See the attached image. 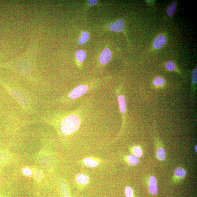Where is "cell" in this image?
Here are the masks:
<instances>
[{"label": "cell", "mask_w": 197, "mask_h": 197, "mask_svg": "<svg viewBox=\"0 0 197 197\" xmlns=\"http://www.w3.org/2000/svg\"><path fill=\"white\" fill-rule=\"evenodd\" d=\"M85 106L81 105L62 118L60 123L61 133L69 135L75 132L80 127L86 111Z\"/></svg>", "instance_id": "6da1fadb"}, {"label": "cell", "mask_w": 197, "mask_h": 197, "mask_svg": "<svg viewBox=\"0 0 197 197\" xmlns=\"http://www.w3.org/2000/svg\"><path fill=\"white\" fill-rule=\"evenodd\" d=\"M101 83L100 81H95L79 84L68 93L63 101L74 102L86 94L97 90Z\"/></svg>", "instance_id": "7a4b0ae2"}, {"label": "cell", "mask_w": 197, "mask_h": 197, "mask_svg": "<svg viewBox=\"0 0 197 197\" xmlns=\"http://www.w3.org/2000/svg\"><path fill=\"white\" fill-rule=\"evenodd\" d=\"M122 88L120 86L115 89V93L117 97L119 109L122 117L123 124L125 123L126 111H127V102L125 96L122 93Z\"/></svg>", "instance_id": "3957f363"}, {"label": "cell", "mask_w": 197, "mask_h": 197, "mask_svg": "<svg viewBox=\"0 0 197 197\" xmlns=\"http://www.w3.org/2000/svg\"><path fill=\"white\" fill-rule=\"evenodd\" d=\"M111 57V53L110 49L106 48L101 53L99 58V61L101 64L106 65L110 62Z\"/></svg>", "instance_id": "277c9868"}, {"label": "cell", "mask_w": 197, "mask_h": 197, "mask_svg": "<svg viewBox=\"0 0 197 197\" xmlns=\"http://www.w3.org/2000/svg\"><path fill=\"white\" fill-rule=\"evenodd\" d=\"M125 26V23L121 19H119L116 22L112 23L109 26V29L116 32H122Z\"/></svg>", "instance_id": "5b68a950"}, {"label": "cell", "mask_w": 197, "mask_h": 197, "mask_svg": "<svg viewBox=\"0 0 197 197\" xmlns=\"http://www.w3.org/2000/svg\"><path fill=\"white\" fill-rule=\"evenodd\" d=\"M167 39L165 36L160 35L155 38L153 43V46L155 49L161 48L167 42Z\"/></svg>", "instance_id": "8992f818"}, {"label": "cell", "mask_w": 197, "mask_h": 197, "mask_svg": "<svg viewBox=\"0 0 197 197\" xmlns=\"http://www.w3.org/2000/svg\"><path fill=\"white\" fill-rule=\"evenodd\" d=\"M149 189L150 192L153 195L156 194L157 192V182L154 176L150 178L149 182Z\"/></svg>", "instance_id": "52a82bcc"}, {"label": "cell", "mask_w": 197, "mask_h": 197, "mask_svg": "<svg viewBox=\"0 0 197 197\" xmlns=\"http://www.w3.org/2000/svg\"><path fill=\"white\" fill-rule=\"evenodd\" d=\"M18 69L24 73H28L30 72L31 67L28 63L25 61H20L17 64Z\"/></svg>", "instance_id": "ba28073f"}, {"label": "cell", "mask_w": 197, "mask_h": 197, "mask_svg": "<svg viewBox=\"0 0 197 197\" xmlns=\"http://www.w3.org/2000/svg\"><path fill=\"white\" fill-rule=\"evenodd\" d=\"M11 155L6 151L0 152V165L6 163L10 159Z\"/></svg>", "instance_id": "9c48e42d"}, {"label": "cell", "mask_w": 197, "mask_h": 197, "mask_svg": "<svg viewBox=\"0 0 197 197\" xmlns=\"http://www.w3.org/2000/svg\"><path fill=\"white\" fill-rule=\"evenodd\" d=\"M59 187H60L61 194H62L63 197H70L67 185L66 182L64 181H63L60 182Z\"/></svg>", "instance_id": "30bf717a"}, {"label": "cell", "mask_w": 197, "mask_h": 197, "mask_svg": "<svg viewBox=\"0 0 197 197\" xmlns=\"http://www.w3.org/2000/svg\"><path fill=\"white\" fill-rule=\"evenodd\" d=\"M75 56L79 63H82L86 58V53L84 51L79 50L76 52Z\"/></svg>", "instance_id": "8fae6325"}, {"label": "cell", "mask_w": 197, "mask_h": 197, "mask_svg": "<svg viewBox=\"0 0 197 197\" xmlns=\"http://www.w3.org/2000/svg\"><path fill=\"white\" fill-rule=\"evenodd\" d=\"M84 162L86 166L90 168L97 167L98 164V162L97 161L93 160L89 157L85 159Z\"/></svg>", "instance_id": "7c38bea8"}, {"label": "cell", "mask_w": 197, "mask_h": 197, "mask_svg": "<svg viewBox=\"0 0 197 197\" xmlns=\"http://www.w3.org/2000/svg\"><path fill=\"white\" fill-rule=\"evenodd\" d=\"M89 180V177L86 175L80 174L78 175L76 178L77 182L81 184H86L87 183Z\"/></svg>", "instance_id": "4fadbf2b"}, {"label": "cell", "mask_w": 197, "mask_h": 197, "mask_svg": "<svg viewBox=\"0 0 197 197\" xmlns=\"http://www.w3.org/2000/svg\"><path fill=\"white\" fill-rule=\"evenodd\" d=\"M153 83L155 87H160L164 86L165 83V80L162 77H157L154 80Z\"/></svg>", "instance_id": "5bb4252c"}, {"label": "cell", "mask_w": 197, "mask_h": 197, "mask_svg": "<svg viewBox=\"0 0 197 197\" xmlns=\"http://www.w3.org/2000/svg\"><path fill=\"white\" fill-rule=\"evenodd\" d=\"M90 36L89 34L86 32H83L82 33V37L78 39L79 44L82 45L84 44L89 39Z\"/></svg>", "instance_id": "9a60e30c"}, {"label": "cell", "mask_w": 197, "mask_h": 197, "mask_svg": "<svg viewBox=\"0 0 197 197\" xmlns=\"http://www.w3.org/2000/svg\"><path fill=\"white\" fill-rule=\"evenodd\" d=\"M40 163L41 165L46 169L49 168L51 166L49 159L46 157H43L40 159Z\"/></svg>", "instance_id": "2e32d148"}, {"label": "cell", "mask_w": 197, "mask_h": 197, "mask_svg": "<svg viewBox=\"0 0 197 197\" xmlns=\"http://www.w3.org/2000/svg\"><path fill=\"white\" fill-rule=\"evenodd\" d=\"M175 176L179 178H183L186 175V172L185 169L182 168H178L175 171Z\"/></svg>", "instance_id": "e0dca14e"}, {"label": "cell", "mask_w": 197, "mask_h": 197, "mask_svg": "<svg viewBox=\"0 0 197 197\" xmlns=\"http://www.w3.org/2000/svg\"><path fill=\"white\" fill-rule=\"evenodd\" d=\"M176 3L175 2H173L167 8V13L168 15L172 16L173 15L176 9Z\"/></svg>", "instance_id": "ac0fdd59"}, {"label": "cell", "mask_w": 197, "mask_h": 197, "mask_svg": "<svg viewBox=\"0 0 197 197\" xmlns=\"http://www.w3.org/2000/svg\"><path fill=\"white\" fill-rule=\"evenodd\" d=\"M156 155L157 158L160 160H164L165 158L166 154L165 151L162 148H159L157 150Z\"/></svg>", "instance_id": "d6986e66"}, {"label": "cell", "mask_w": 197, "mask_h": 197, "mask_svg": "<svg viewBox=\"0 0 197 197\" xmlns=\"http://www.w3.org/2000/svg\"><path fill=\"white\" fill-rule=\"evenodd\" d=\"M127 159L129 163L132 165H136L138 163V160L135 155H130L127 156Z\"/></svg>", "instance_id": "ffe728a7"}, {"label": "cell", "mask_w": 197, "mask_h": 197, "mask_svg": "<svg viewBox=\"0 0 197 197\" xmlns=\"http://www.w3.org/2000/svg\"><path fill=\"white\" fill-rule=\"evenodd\" d=\"M165 67L168 70L172 71L175 69V66L173 61H169L166 63Z\"/></svg>", "instance_id": "44dd1931"}, {"label": "cell", "mask_w": 197, "mask_h": 197, "mask_svg": "<svg viewBox=\"0 0 197 197\" xmlns=\"http://www.w3.org/2000/svg\"><path fill=\"white\" fill-rule=\"evenodd\" d=\"M134 153V154L135 156L137 157H140L142 155V151L140 148L138 146H135L133 149Z\"/></svg>", "instance_id": "7402d4cb"}, {"label": "cell", "mask_w": 197, "mask_h": 197, "mask_svg": "<svg viewBox=\"0 0 197 197\" xmlns=\"http://www.w3.org/2000/svg\"><path fill=\"white\" fill-rule=\"evenodd\" d=\"M36 178L37 180H42L44 177V175L39 170L36 169L35 170Z\"/></svg>", "instance_id": "603a6c76"}, {"label": "cell", "mask_w": 197, "mask_h": 197, "mask_svg": "<svg viewBox=\"0 0 197 197\" xmlns=\"http://www.w3.org/2000/svg\"><path fill=\"white\" fill-rule=\"evenodd\" d=\"M197 66L193 70L192 74V82L193 85L196 84L197 82Z\"/></svg>", "instance_id": "cb8c5ba5"}, {"label": "cell", "mask_w": 197, "mask_h": 197, "mask_svg": "<svg viewBox=\"0 0 197 197\" xmlns=\"http://www.w3.org/2000/svg\"><path fill=\"white\" fill-rule=\"evenodd\" d=\"M125 194L126 197H132L133 190L131 187H127L125 189Z\"/></svg>", "instance_id": "d4e9b609"}, {"label": "cell", "mask_w": 197, "mask_h": 197, "mask_svg": "<svg viewBox=\"0 0 197 197\" xmlns=\"http://www.w3.org/2000/svg\"><path fill=\"white\" fill-rule=\"evenodd\" d=\"M23 172L26 176H29L32 175V172L29 169L25 168L23 169Z\"/></svg>", "instance_id": "484cf974"}, {"label": "cell", "mask_w": 197, "mask_h": 197, "mask_svg": "<svg viewBox=\"0 0 197 197\" xmlns=\"http://www.w3.org/2000/svg\"><path fill=\"white\" fill-rule=\"evenodd\" d=\"M97 1H88V3L91 5H94L97 4Z\"/></svg>", "instance_id": "4316f807"}, {"label": "cell", "mask_w": 197, "mask_h": 197, "mask_svg": "<svg viewBox=\"0 0 197 197\" xmlns=\"http://www.w3.org/2000/svg\"><path fill=\"white\" fill-rule=\"evenodd\" d=\"M195 150H196V151H197V146L195 147Z\"/></svg>", "instance_id": "83f0119b"}]
</instances>
